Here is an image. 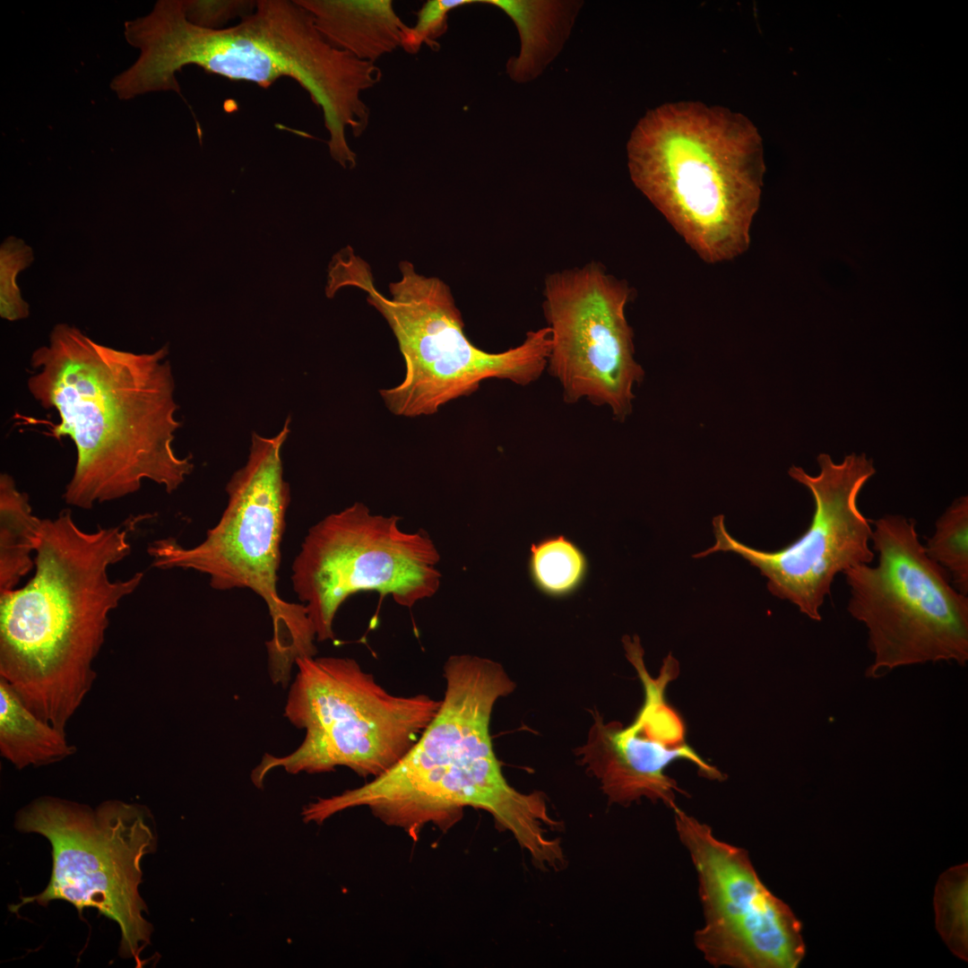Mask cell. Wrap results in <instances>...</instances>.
Segmentation results:
<instances>
[{"label":"cell","instance_id":"cell-1","mask_svg":"<svg viewBox=\"0 0 968 968\" xmlns=\"http://www.w3.org/2000/svg\"><path fill=\"white\" fill-rule=\"evenodd\" d=\"M169 349L134 353L99 344L78 328L57 324L49 343L35 350L30 393L59 417L48 436H69L76 449L66 504L91 509L141 488L143 480L175 491L191 474L190 455L173 442L175 381Z\"/></svg>","mask_w":968,"mask_h":968},{"label":"cell","instance_id":"cell-2","mask_svg":"<svg viewBox=\"0 0 968 968\" xmlns=\"http://www.w3.org/2000/svg\"><path fill=\"white\" fill-rule=\"evenodd\" d=\"M443 676L440 707L413 747L370 782L305 806L303 821L321 825L341 811L366 807L415 838L429 823L449 828L471 807L488 812L539 867H560V844L549 835L558 824L544 796L512 787L492 745L493 708L515 683L500 663L470 654L450 656Z\"/></svg>","mask_w":968,"mask_h":968},{"label":"cell","instance_id":"cell-3","mask_svg":"<svg viewBox=\"0 0 968 968\" xmlns=\"http://www.w3.org/2000/svg\"><path fill=\"white\" fill-rule=\"evenodd\" d=\"M124 34L140 56L111 81L118 99L180 94L177 75L186 65L263 88L287 77L321 109L331 157L342 166L356 159L347 133H365L370 110L361 94L381 81V69L329 43L298 0H256L252 13L219 30L189 22L182 0H159L125 22Z\"/></svg>","mask_w":968,"mask_h":968},{"label":"cell","instance_id":"cell-4","mask_svg":"<svg viewBox=\"0 0 968 968\" xmlns=\"http://www.w3.org/2000/svg\"><path fill=\"white\" fill-rule=\"evenodd\" d=\"M139 519L94 532L82 530L70 510L42 519L34 575L0 592V678L63 732L97 677L109 613L142 583V572L108 576L131 553L128 535Z\"/></svg>","mask_w":968,"mask_h":968},{"label":"cell","instance_id":"cell-5","mask_svg":"<svg viewBox=\"0 0 968 968\" xmlns=\"http://www.w3.org/2000/svg\"><path fill=\"white\" fill-rule=\"evenodd\" d=\"M627 160L635 186L704 262L749 248L765 165L746 116L697 101L661 105L633 130Z\"/></svg>","mask_w":968,"mask_h":968},{"label":"cell","instance_id":"cell-6","mask_svg":"<svg viewBox=\"0 0 968 968\" xmlns=\"http://www.w3.org/2000/svg\"><path fill=\"white\" fill-rule=\"evenodd\" d=\"M399 266L401 279L390 283L391 296L385 297L376 289L369 265L347 246L333 255L325 287L329 298L346 286L360 289L389 324L405 364L403 380L379 391L392 413L433 415L447 402L475 393L485 380L526 386L547 369L549 327L529 331L521 344L505 351L483 350L464 333L449 287L436 277L419 274L410 262Z\"/></svg>","mask_w":968,"mask_h":968},{"label":"cell","instance_id":"cell-7","mask_svg":"<svg viewBox=\"0 0 968 968\" xmlns=\"http://www.w3.org/2000/svg\"><path fill=\"white\" fill-rule=\"evenodd\" d=\"M289 425L290 419L272 436L253 433L246 464L226 486L227 506L201 543L186 548L169 537L147 548L155 567L192 569L208 575L213 589H250L264 600L272 622V637L266 643L270 676L282 684L290 681L298 659L316 653V635L306 607L284 601L277 588L290 502L281 456Z\"/></svg>","mask_w":968,"mask_h":968},{"label":"cell","instance_id":"cell-8","mask_svg":"<svg viewBox=\"0 0 968 968\" xmlns=\"http://www.w3.org/2000/svg\"><path fill=\"white\" fill-rule=\"evenodd\" d=\"M296 666L284 715L305 738L289 755L263 756L251 773L257 788L278 767L296 774L344 766L376 778L413 747L441 704L425 694H391L351 658L304 657Z\"/></svg>","mask_w":968,"mask_h":968},{"label":"cell","instance_id":"cell-9","mask_svg":"<svg viewBox=\"0 0 968 968\" xmlns=\"http://www.w3.org/2000/svg\"><path fill=\"white\" fill-rule=\"evenodd\" d=\"M15 828L46 837L52 847V872L39 894L10 906L51 901L72 903L82 914L95 908L120 929L119 955L142 967L141 954L151 943L152 925L144 918L140 895L142 860L156 848V833L147 808L118 799L92 808L56 797L34 799L18 811Z\"/></svg>","mask_w":968,"mask_h":968},{"label":"cell","instance_id":"cell-10","mask_svg":"<svg viewBox=\"0 0 968 968\" xmlns=\"http://www.w3.org/2000/svg\"><path fill=\"white\" fill-rule=\"evenodd\" d=\"M877 566L861 564L843 574L850 588L847 610L868 630L873 661L866 677L929 662L968 661V597L930 559L916 523L901 514L873 522Z\"/></svg>","mask_w":968,"mask_h":968},{"label":"cell","instance_id":"cell-11","mask_svg":"<svg viewBox=\"0 0 968 968\" xmlns=\"http://www.w3.org/2000/svg\"><path fill=\"white\" fill-rule=\"evenodd\" d=\"M400 520L355 502L309 529L292 564L291 582L317 641L334 639L336 613L357 592L390 595L408 609L437 592L442 575L436 546L423 530H402Z\"/></svg>","mask_w":968,"mask_h":968},{"label":"cell","instance_id":"cell-12","mask_svg":"<svg viewBox=\"0 0 968 968\" xmlns=\"http://www.w3.org/2000/svg\"><path fill=\"white\" fill-rule=\"evenodd\" d=\"M632 290L601 264L548 275L542 309L550 332L547 369L564 401L609 407L623 421L632 412L634 386L644 378L626 317Z\"/></svg>","mask_w":968,"mask_h":968},{"label":"cell","instance_id":"cell-13","mask_svg":"<svg viewBox=\"0 0 968 968\" xmlns=\"http://www.w3.org/2000/svg\"><path fill=\"white\" fill-rule=\"evenodd\" d=\"M676 832L695 868L704 924L696 948L714 967L796 968L805 956L801 923L762 882L747 850L676 806Z\"/></svg>","mask_w":968,"mask_h":968},{"label":"cell","instance_id":"cell-14","mask_svg":"<svg viewBox=\"0 0 968 968\" xmlns=\"http://www.w3.org/2000/svg\"><path fill=\"white\" fill-rule=\"evenodd\" d=\"M817 462V476L794 465L788 471L810 490L815 501L811 523L795 541L776 551L751 548L728 532L724 516L720 514L713 518L714 545L693 557L719 551L738 554L766 577L773 595L820 621V609L835 576L852 566L869 565L875 557L869 546L872 529L858 508L857 498L876 470L865 454L846 455L841 463L821 454Z\"/></svg>","mask_w":968,"mask_h":968},{"label":"cell","instance_id":"cell-15","mask_svg":"<svg viewBox=\"0 0 968 968\" xmlns=\"http://www.w3.org/2000/svg\"><path fill=\"white\" fill-rule=\"evenodd\" d=\"M622 642L644 687L643 705L626 726L616 721L605 722L593 712L587 740L577 748V756L600 781L610 802L627 806L647 798L673 809L676 793H684L665 773L674 761H690L700 775L710 780L722 781L725 775L687 743L684 721L666 700L668 685L679 674L678 661L669 653L659 675L653 678L644 665L639 637L625 635Z\"/></svg>","mask_w":968,"mask_h":968},{"label":"cell","instance_id":"cell-16","mask_svg":"<svg viewBox=\"0 0 968 968\" xmlns=\"http://www.w3.org/2000/svg\"><path fill=\"white\" fill-rule=\"evenodd\" d=\"M333 47L375 63L401 47L407 26L391 0H298Z\"/></svg>","mask_w":968,"mask_h":968},{"label":"cell","instance_id":"cell-17","mask_svg":"<svg viewBox=\"0 0 968 968\" xmlns=\"http://www.w3.org/2000/svg\"><path fill=\"white\" fill-rule=\"evenodd\" d=\"M478 3L502 9L517 26L521 52L506 64L507 73L517 82L536 78L559 53L582 5L575 1L480 0Z\"/></svg>","mask_w":968,"mask_h":968},{"label":"cell","instance_id":"cell-18","mask_svg":"<svg viewBox=\"0 0 968 968\" xmlns=\"http://www.w3.org/2000/svg\"><path fill=\"white\" fill-rule=\"evenodd\" d=\"M76 750L63 732L39 718L0 678V752L16 768L55 763Z\"/></svg>","mask_w":968,"mask_h":968},{"label":"cell","instance_id":"cell-19","mask_svg":"<svg viewBox=\"0 0 968 968\" xmlns=\"http://www.w3.org/2000/svg\"><path fill=\"white\" fill-rule=\"evenodd\" d=\"M42 519L32 514L26 493L7 473L0 476V592L16 588L34 566Z\"/></svg>","mask_w":968,"mask_h":968},{"label":"cell","instance_id":"cell-20","mask_svg":"<svg viewBox=\"0 0 968 968\" xmlns=\"http://www.w3.org/2000/svg\"><path fill=\"white\" fill-rule=\"evenodd\" d=\"M928 557L948 575L952 585L968 595V497L955 499L935 523L923 545Z\"/></svg>","mask_w":968,"mask_h":968},{"label":"cell","instance_id":"cell-21","mask_svg":"<svg viewBox=\"0 0 968 968\" xmlns=\"http://www.w3.org/2000/svg\"><path fill=\"white\" fill-rule=\"evenodd\" d=\"M530 570L544 592L560 596L574 591L586 571L583 552L563 536L545 539L531 549Z\"/></svg>","mask_w":968,"mask_h":968},{"label":"cell","instance_id":"cell-22","mask_svg":"<svg viewBox=\"0 0 968 968\" xmlns=\"http://www.w3.org/2000/svg\"><path fill=\"white\" fill-rule=\"evenodd\" d=\"M968 865L955 866L944 872L936 886V926L949 949L967 961L968 952Z\"/></svg>","mask_w":968,"mask_h":968},{"label":"cell","instance_id":"cell-23","mask_svg":"<svg viewBox=\"0 0 968 968\" xmlns=\"http://www.w3.org/2000/svg\"><path fill=\"white\" fill-rule=\"evenodd\" d=\"M33 261L32 248L23 240L10 237L0 246V315L17 321L29 315V305L22 299L16 279Z\"/></svg>","mask_w":968,"mask_h":968},{"label":"cell","instance_id":"cell-24","mask_svg":"<svg viewBox=\"0 0 968 968\" xmlns=\"http://www.w3.org/2000/svg\"><path fill=\"white\" fill-rule=\"evenodd\" d=\"M478 3L474 0H428L415 13L417 22L408 25L402 31L401 47L410 54H416L423 43L436 49V39L447 30L448 13L459 6Z\"/></svg>","mask_w":968,"mask_h":968},{"label":"cell","instance_id":"cell-25","mask_svg":"<svg viewBox=\"0 0 968 968\" xmlns=\"http://www.w3.org/2000/svg\"><path fill=\"white\" fill-rule=\"evenodd\" d=\"M182 4L189 22L203 28L219 30L228 27L234 19L240 21L252 13L256 0H182Z\"/></svg>","mask_w":968,"mask_h":968}]
</instances>
